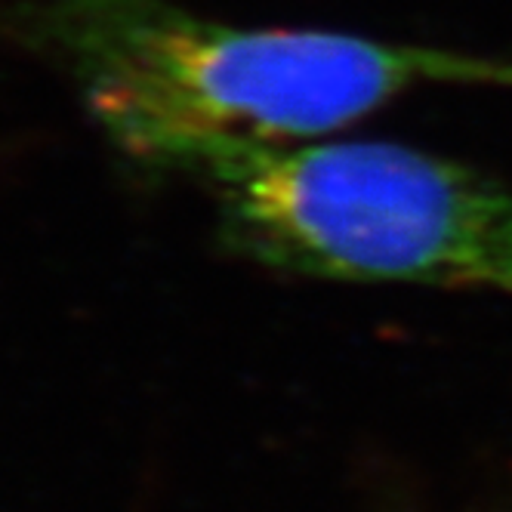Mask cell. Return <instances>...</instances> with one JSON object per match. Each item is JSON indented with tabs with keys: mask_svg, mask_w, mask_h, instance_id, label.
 I'll return each mask as SVG.
<instances>
[{
	"mask_svg": "<svg viewBox=\"0 0 512 512\" xmlns=\"http://www.w3.org/2000/svg\"><path fill=\"white\" fill-rule=\"evenodd\" d=\"M44 22L118 149L198 173L327 139L420 87H512V59L343 31L241 28L170 0H47Z\"/></svg>",
	"mask_w": 512,
	"mask_h": 512,
	"instance_id": "obj_1",
	"label": "cell"
},
{
	"mask_svg": "<svg viewBox=\"0 0 512 512\" xmlns=\"http://www.w3.org/2000/svg\"><path fill=\"white\" fill-rule=\"evenodd\" d=\"M229 235L303 278L512 297V192L389 139H315L204 173Z\"/></svg>",
	"mask_w": 512,
	"mask_h": 512,
	"instance_id": "obj_2",
	"label": "cell"
}]
</instances>
